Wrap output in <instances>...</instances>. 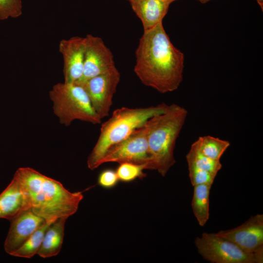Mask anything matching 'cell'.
<instances>
[{
	"label": "cell",
	"mask_w": 263,
	"mask_h": 263,
	"mask_svg": "<svg viewBox=\"0 0 263 263\" xmlns=\"http://www.w3.org/2000/svg\"><path fill=\"white\" fill-rule=\"evenodd\" d=\"M85 38L73 37L60 41L58 49L63 60L64 83L75 84L83 72Z\"/></svg>",
	"instance_id": "7c38bea8"
},
{
	"label": "cell",
	"mask_w": 263,
	"mask_h": 263,
	"mask_svg": "<svg viewBox=\"0 0 263 263\" xmlns=\"http://www.w3.org/2000/svg\"><path fill=\"white\" fill-rule=\"evenodd\" d=\"M131 6L140 19L144 31L151 29L162 22L169 4L168 0H129Z\"/></svg>",
	"instance_id": "5bb4252c"
},
{
	"label": "cell",
	"mask_w": 263,
	"mask_h": 263,
	"mask_svg": "<svg viewBox=\"0 0 263 263\" xmlns=\"http://www.w3.org/2000/svg\"><path fill=\"white\" fill-rule=\"evenodd\" d=\"M194 243L200 255L213 263H262L263 250L247 252L216 233L204 232Z\"/></svg>",
	"instance_id": "8992f818"
},
{
	"label": "cell",
	"mask_w": 263,
	"mask_h": 263,
	"mask_svg": "<svg viewBox=\"0 0 263 263\" xmlns=\"http://www.w3.org/2000/svg\"><path fill=\"white\" fill-rule=\"evenodd\" d=\"M119 181L116 172L113 169H106L99 174L98 184L105 188H112L115 187Z\"/></svg>",
	"instance_id": "603a6c76"
},
{
	"label": "cell",
	"mask_w": 263,
	"mask_h": 263,
	"mask_svg": "<svg viewBox=\"0 0 263 263\" xmlns=\"http://www.w3.org/2000/svg\"><path fill=\"white\" fill-rule=\"evenodd\" d=\"M211 185L202 184L193 186L191 207L198 224L203 226L209 216V194Z\"/></svg>",
	"instance_id": "2e32d148"
},
{
	"label": "cell",
	"mask_w": 263,
	"mask_h": 263,
	"mask_svg": "<svg viewBox=\"0 0 263 263\" xmlns=\"http://www.w3.org/2000/svg\"></svg>",
	"instance_id": "484cf974"
},
{
	"label": "cell",
	"mask_w": 263,
	"mask_h": 263,
	"mask_svg": "<svg viewBox=\"0 0 263 263\" xmlns=\"http://www.w3.org/2000/svg\"><path fill=\"white\" fill-rule=\"evenodd\" d=\"M258 4L260 5L262 9L263 8V0H256Z\"/></svg>",
	"instance_id": "cb8c5ba5"
},
{
	"label": "cell",
	"mask_w": 263,
	"mask_h": 263,
	"mask_svg": "<svg viewBox=\"0 0 263 263\" xmlns=\"http://www.w3.org/2000/svg\"><path fill=\"white\" fill-rule=\"evenodd\" d=\"M186 159L188 164H192L199 169L215 175L222 167L220 160L212 159L201 153L194 143L186 155Z\"/></svg>",
	"instance_id": "d6986e66"
},
{
	"label": "cell",
	"mask_w": 263,
	"mask_h": 263,
	"mask_svg": "<svg viewBox=\"0 0 263 263\" xmlns=\"http://www.w3.org/2000/svg\"><path fill=\"white\" fill-rule=\"evenodd\" d=\"M109 162L143 164L146 165L147 169H151L144 125L134 130L125 139L108 149L98 162V167Z\"/></svg>",
	"instance_id": "52a82bcc"
},
{
	"label": "cell",
	"mask_w": 263,
	"mask_h": 263,
	"mask_svg": "<svg viewBox=\"0 0 263 263\" xmlns=\"http://www.w3.org/2000/svg\"><path fill=\"white\" fill-rule=\"evenodd\" d=\"M189 177L193 186L202 185H212L216 175L198 169L194 165L188 164Z\"/></svg>",
	"instance_id": "7402d4cb"
},
{
	"label": "cell",
	"mask_w": 263,
	"mask_h": 263,
	"mask_svg": "<svg viewBox=\"0 0 263 263\" xmlns=\"http://www.w3.org/2000/svg\"><path fill=\"white\" fill-rule=\"evenodd\" d=\"M49 97L54 113L61 124L69 126L75 120L93 124L101 122L86 91L79 85L57 83L50 91Z\"/></svg>",
	"instance_id": "5b68a950"
},
{
	"label": "cell",
	"mask_w": 263,
	"mask_h": 263,
	"mask_svg": "<svg viewBox=\"0 0 263 263\" xmlns=\"http://www.w3.org/2000/svg\"><path fill=\"white\" fill-rule=\"evenodd\" d=\"M119 164L115 170L119 181L128 183L137 178L142 179L146 176L143 171L147 169L145 165L128 162Z\"/></svg>",
	"instance_id": "ffe728a7"
},
{
	"label": "cell",
	"mask_w": 263,
	"mask_h": 263,
	"mask_svg": "<svg viewBox=\"0 0 263 263\" xmlns=\"http://www.w3.org/2000/svg\"><path fill=\"white\" fill-rule=\"evenodd\" d=\"M120 78L115 66L102 74L76 84L85 90L93 109L101 119L109 115Z\"/></svg>",
	"instance_id": "ba28073f"
},
{
	"label": "cell",
	"mask_w": 263,
	"mask_h": 263,
	"mask_svg": "<svg viewBox=\"0 0 263 263\" xmlns=\"http://www.w3.org/2000/svg\"><path fill=\"white\" fill-rule=\"evenodd\" d=\"M67 218H59L52 223L47 228L41 246L37 254L47 258L57 255L60 252L64 236L65 224Z\"/></svg>",
	"instance_id": "9a60e30c"
},
{
	"label": "cell",
	"mask_w": 263,
	"mask_h": 263,
	"mask_svg": "<svg viewBox=\"0 0 263 263\" xmlns=\"http://www.w3.org/2000/svg\"><path fill=\"white\" fill-rule=\"evenodd\" d=\"M52 223L53 222H46L37 229L11 255L18 257L31 258L37 254L42 244L46 231Z\"/></svg>",
	"instance_id": "ac0fdd59"
},
{
	"label": "cell",
	"mask_w": 263,
	"mask_h": 263,
	"mask_svg": "<svg viewBox=\"0 0 263 263\" xmlns=\"http://www.w3.org/2000/svg\"><path fill=\"white\" fill-rule=\"evenodd\" d=\"M135 57L134 71L144 85L162 94L179 88L183 78L184 55L170 41L162 22L144 31Z\"/></svg>",
	"instance_id": "6da1fadb"
},
{
	"label": "cell",
	"mask_w": 263,
	"mask_h": 263,
	"mask_svg": "<svg viewBox=\"0 0 263 263\" xmlns=\"http://www.w3.org/2000/svg\"><path fill=\"white\" fill-rule=\"evenodd\" d=\"M85 38L83 75L75 84L102 74L115 66L112 52L101 38L91 34Z\"/></svg>",
	"instance_id": "9c48e42d"
},
{
	"label": "cell",
	"mask_w": 263,
	"mask_h": 263,
	"mask_svg": "<svg viewBox=\"0 0 263 263\" xmlns=\"http://www.w3.org/2000/svg\"><path fill=\"white\" fill-rule=\"evenodd\" d=\"M22 14L21 0H0V20L17 18Z\"/></svg>",
	"instance_id": "44dd1931"
},
{
	"label": "cell",
	"mask_w": 263,
	"mask_h": 263,
	"mask_svg": "<svg viewBox=\"0 0 263 263\" xmlns=\"http://www.w3.org/2000/svg\"><path fill=\"white\" fill-rule=\"evenodd\" d=\"M19 182L30 208L46 222L67 218L77 210L81 192H71L62 184L29 168H19L14 175Z\"/></svg>",
	"instance_id": "7a4b0ae2"
},
{
	"label": "cell",
	"mask_w": 263,
	"mask_h": 263,
	"mask_svg": "<svg viewBox=\"0 0 263 263\" xmlns=\"http://www.w3.org/2000/svg\"><path fill=\"white\" fill-rule=\"evenodd\" d=\"M188 112L176 104L169 105L166 111L149 119L144 124L151 170L165 176L176 162V142L185 124Z\"/></svg>",
	"instance_id": "3957f363"
},
{
	"label": "cell",
	"mask_w": 263,
	"mask_h": 263,
	"mask_svg": "<svg viewBox=\"0 0 263 263\" xmlns=\"http://www.w3.org/2000/svg\"><path fill=\"white\" fill-rule=\"evenodd\" d=\"M194 143L201 153L215 160H220L230 145L228 141L210 135L200 136Z\"/></svg>",
	"instance_id": "e0dca14e"
},
{
	"label": "cell",
	"mask_w": 263,
	"mask_h": 263,
	"mask_svg": "<svg viewBox=\"0 0 263 263\" xmlns=\"http://www.w3.org/2000/svg\"><path fill=\"white\" fill-rule=\"evenodd\" d=\"M168 106L163 103L145 108L123 107L115 110L101 125L98 139L87 159L88 168H97L98 162L108 149L125 139L151 117L165 112Z\"/></svg>",
	"instance_id": "277c9868"
},
{
	"label": "cell",
	"mask_w": 263,
	"mask_h": 263,
	"mask_svg": "<svg viewBox=\"0 0 263 263\" xmlns=\"http://www.w3.org/2000/svg\"><path fill=\"white\" fill-rule=\"evenodd\" d=\"M11 221L10 227L4 244L5 252L10 255L37 229L46 223L43 218L35 213L30 208L21 212Z\"/></svg>",
	"instance_id": "8fae6325"
},
{
	"label": "cell",
	"mask_w": 263,
	"mask_h": 263,
	"mask_svg": "<svg viewBox=\"0 0 263 263\" xmlns=\"http://www.w3.org/2000/svg\"><path fill=\"white\" fill-rule=\"evenodd\" d=\"M215 233L232 241L247 252L263 250V215L252 216L236 227Z\"/></svg>",
	"instance_id": "30bf717a"
},
{
	"label": "cell",
	"mask_w": 263,
	"mask_h": 263,
	"mask_svg": "<svg viewBox=\"0 0 263 263\" xmlns=\"http://www.w3.org/2000/svg\"><path fill=\"white\" fill-rule=\"evenodd\" d=\"M29 208L24 190L19 180L14 176L0 194V218L11 221L21 212Z\"/></svg>",
	"instance_id": "4fadbf2b"
},
{
	"label": "cell",
	"mask_w": 263,
	"mask_h": 263,
	"mask_svg": "<svg viewBox=\"0 0 263 263\" xmlns=\"http://www.w3.org/2000/svg\"><path fill=\"white\" fill-rule=\"evenodd\" d=\"M168 0L169 1V2L170 3H171L173 1H175V0ZM199 0L202 3H204V2H207V1H208V0Z\"/></svg>",
	"instance_id": "d4e9b609"
}]
</instances>
